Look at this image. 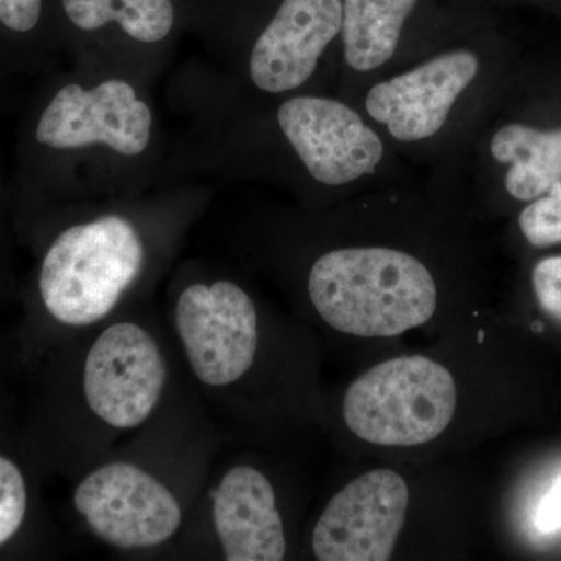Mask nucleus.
<instances>
[{"mask_svg": "<svg viewBox=\"0 0 561 561\" xmlns=\"http://www.w3.org/2000/svg\"><path fill=\"white\" fill-rule=\"evenodd\" d=\"M309 297L334 330L391 337L434 316L437 287L430 271L404 251L364 247L330 251L313 262Z\"/></svg>", "mask_w": 561, "mask_h": 561, "instance_id": "obj_1", "label": "nucleus"}, {"mask_svg": "<svg viewBox=\"0 0 561 561\" xmlns=\"http://www.w3.org/2000/svg\"><path fill=\"white\" fill-rule=\"evenodd\" d=\"M149 256V241L128 214L108 210L77 221L54 239L41 261L44 309L62 327H92L135 289Z\"/></svg>", "mask_w": 561, "mask_h": 561, "instance_id": "obj_2", "label": "nucleus"}, {"mask_svg": "<svg viewBox=\"0 0 561 561\" xmlns=\"http://www.w3.org/2000/svg\"><path fill=\"white\" fill-rule=\"evenodd\" d=\"M456 382L448 368L424 356L376 365L346 391L343 416L353 434L379 446H419L451 423Z\"/></svg>", "mask_w": 561, "mask_h": 561, "instance_id": "obj_3", "label": "nucleus"}, {"mask_svg": "<svg viewBox=\"0 0 561 561\" xmlns=\"http://www.w3.org/2000/svg\"><path fill=\"white\" fill-rule=\"evenodd\" d=\"M154 113L124 77L70 81L51 95L35 128L39 146L66 153H101L138 161L153 146Z\"/></svg>", "mask_w": 561, "mask_h": 561, "instance_id": "obj_4", "label": "nucleus"}, {"mask_svg": "<svg viewBox=\"0 0 561 561\" xmlns=\"http://www.w3.org/2000/svg\"><path fill=\"white\" fill-rule=\"evenodd\" d=\"M72 501L91 534L121 551L165 545L183 524L175 493L128 460L108 461L88 472L73 490Z\"/></svg>", "mask_w": 561, "mask_h": 561, "instance_id": "obj_5", "label": "nucleus"}, {"mask_svg": "<svg viewBox=\"0 0 561 561\" xmlns=\"http://www.w3.org/2000/svg\"><path fill=\"white\" fill-rule=\"evenodd\" d=\"M173 323L197 381L221 389L243 378L260 345L253 300L230 279L194 280L181 289Z\"/></svg>", "mask_w": 561, "mask_h": 561, "instance_id": "obj_6", "label": "nucleus"}, {"mask_svg": "<svg viewBox=\"0 0 561 561\" xmlns=\"http://www.w3.org/2000/svg\"><path fill=\"white\" fill-rule=\"evenodd\" d=\"M168 364L160 343L142 324H110L88 350L83 394L92 415L116 431L138 430L160 405Z\"/></svg>", "mask_w": 561, "mask_h": 561, "instance_id": "obj_7", "label": "nucleus"}, {"mask_svg": "<svg viewBox=\"0 0 561 561\" xmlns=\"http://www.w3.org/2000/svg\"><path fill=\"white\" fill-rule=\"evenodd\" d=\"M276 122L306 171L321 184L343 186L373 175L381 164V138L345 103L294 95L280 103Z\"/></svg>", "mask_w": 561, "mask_h": 561, "instance_id": "obj_8", "label": "nucleus"}, {"mask_svg": "<svg viewBox=\"0 0 561 561\" xmlns=\"http://www.w3.org/2000/svg\"><path fill=\"white\" fill-rule=\"evenodd\" d=\"M408 483L391 470L368 471L339 491L312 534L320 561L389 560L404 524Z\"/></svg>", "mask_w": 561, "mask_h": 561, "instance_id": "obj_9", "label": "nucleus"}, {"mask_svg": "<svg viewBox=\"0 0 561 561\" xmlns=\"http://www.w3.org/2000/svg\"><path fill=\"white\" fill-rule=\"evenodd\" d=\"M478 72L479 60L472 51H446L375 84L365 99V108L401 142L430 139L442 130L454 103Z\"/></svg>", "mask_w": 561, "mask_h": 561, "instance_id": "obj_10", "label": "nucleus"}, {"mask_svg": "<svg viewBox=\"0 0 561 561\" xmlns=\"http://www.w3.org/2000/svg\"><path fill=\"white\" fill-rule=\"evenodd\" d=\"M342 22L343 0H283L250 51L251 83L268 94L301 88L342 32Z\"/></svg>", "mask_w": 561, "mask_h": 561, "instance_id": "obj_11", "label": "nucleus"}, {"mask_svg": "<svg viewBox=\"0 0 561 561\" xmlns=\"http://www.w3.org/2000/svg\"><path fill=\"white\" fill-rule=\"evenodd\" d=\"M213 524L227 561H279L287 552L286 530L275 490L264 472L238 465L210 491Z\"/></svg>", "mask_w": 561, "mask_h": 561, "instance_id": "obj_12", "label": "nucleus"}, {"mask_svg": "<svg viewBox=\"0 0 561 561\" xmlns=\"http://www.w3.org/2000/svg\"><path fill=\"white\" fill-rule=\"evenodd\" d=\"M490 150L494 160L511 165L505 190L516 201H535L561 181V130L505 125L494 133Z\"/></svg>", "mask_w": 561, "mask_h": 561, "instance_id": "obj_13", "label": "nucleus"}, {"mask_svg": "<svg viewBox=\"0 0 561 561\" xmlns=\"http://www.w3.org/2000/svg\"><path fill=\"white\" fill-rule=\"evenodd\" d=\"M419 0H343L345 61L357 72L381 68L393 57L402 27Z\"/></svg>", "mask_w": 561, "mask_h": 561, "instance_id": "obj_14", "label": "nucleus"}, {"mask_svg": "<svg viewBox=\"0 0 561 561\" xmlns=\"http://www.w3.org/2000/svg\"><path fill=\"white\" fill-rule=\"evenodd\" d=\"M66 18L81 32H101L116 25L136 43L160 44L175 25L172 0H61Z\"/></svg>", "mask_w": 561, "mask_h": 561, "instance_id": "obj_15", "label": "nucleus"}, {"mask_svg": "<svg viewBox=\"0 0 561 561\" xmlns=\"http://www.w3.org/2000/svg\"><path fill=\"white\" fill-rule=\"evenodd\" d=\"M519 227L524 238L538 249L561 243V181L524 208Z\"/></svg>", "mask_w": 561, "mask_h": 561, "instance_id": "obj_16", "label": "nucleus"}, {"mask_svg": "<svg viewBox=\"0 0 561 561\" xmlns=\"http://www.w3.org/2000/svg\"><path fill=\"white\" fill-rule=\"evenodd\" d=\"M27 505V483L21 468L9 457L0 456V546L21 530Z\"/></svg>", "mask_w": 561, "mask_h": 561, "instance_id": "obj_17", "label": "nucleus"}, {"mask_svg": "<svg viewBox=\"0 0 561 561\" xmlns=\"http://www.w3.org/2000/svg\"><path fill=\"white\" fill-rule=\"evenodd\" d=\"M531 283L541 308L561 321V256L538 262L531 273Z\"/></svg>", "mask_w": 561, "mask_h": 561, "instance_id": "obj_18", "label": "nucleus"}, {"mask_svg": "<svg viewBox=\"0 0 561 561\" xmlns=\"http://www.w3.org/2000/svg\"><path fill=\"white\" fill-rule=\"evenodd\" d=\"M41 16L43 0H0V24L10 32H32Z\"/></svg>", "mask_w": 561, "mask_h": 561, "instance_id": "obj_19", "label": "nucleus"}, {"mask_svg": "<svg viewBox=\"0 0 561 561\" xmlns=\"http://www.w3.org/2000/svg\"><path fill=\"white\" fill-rule=\"evenodd\" d=\"M535 524L542 534L561 529V476L538 505Z\"/></svg>", "mask_w": 561, "mask_h": 561, "instance_id": "obj_20", "label": "nucleus"}]
</instances>
